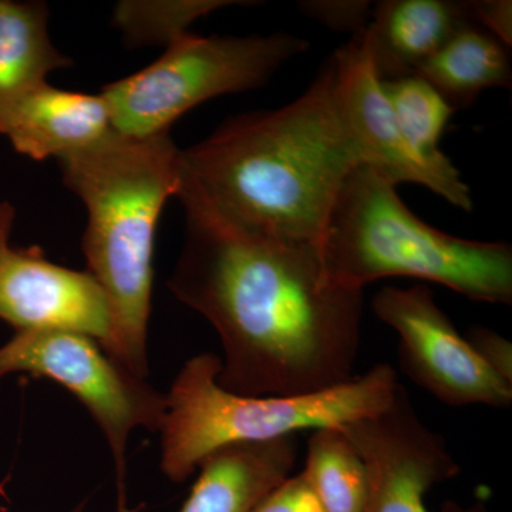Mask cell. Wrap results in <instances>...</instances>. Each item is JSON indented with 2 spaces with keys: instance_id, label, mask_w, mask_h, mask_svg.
I'll list each match as a JSON object with an SVG mask.
<instances>
[{
  "instance_id": "obj_6",
  "label": "cell",
  "mask_w": 512,
  "mask_h": 512,
  "mask_svg": "<svg viewBox=\"0 0 512 512\" xmlns=\"http://www.w3.org/2000/svg\"><path fill=\"white\" fill-rule=\"evenodd\" d=\"M309 43L291 33L269 36L177 37L150 66L107 84L101 97L117 133L167 134L183 114L204 101L258 89Z\"/></svg>"
},
{
  "instance_id": "obj_23",
  "label": "cell",
  "mask_w": 512,
  "mask_h": 512,
  "mask_svg": "<svg viewBox=\"0 0 512 512\" xmlns=\"http://www.w3.org/2000/svg\"><path fill=\"white\" fill-rule=\"evenodd\" d=\"M470 9L478 28L490 33L504 46H511L512 3L510 0H474L470 2Z\"/></svg>"
},
{
  "instance_id": "obj_20",
  "label": "cell",
  "mask_w": 512,
  "mask_h": 512,
  "mask_svg": "<svg viewBox=\"0 0 512 512\" xmlns=\"http://www.w3.org/2000/svg\"><path fill=\"white\" fill-rule=\"evenodd\" d=\"M299 8L309 18L352 37L365 32L370 23V3L362 0H309L299 3Z\"/></svg>"
},
{
  "instance_id": "obj_18",
  "label": "cell",
  "mask_w": 512,
  "mask_h": 512,
  "mask_svg": "<svg viewBox=\"0 0 512 512\" xmlns=\"http://www.w3.org/2000/svg\"><path fill=\"white\" fill-rule=\"evenodd\" d=\"M302 473L325 512L363 511L366 464L339 427L313 431Z\"/></svg>"
},
{
  "instance_id": "obj_21",
  "label": "cell",
  "mask_w": 512,
  "mask_h": 512,
  "mask_svg": "<svg viewBox=\"0 0 512 512\" xmlns=\"http://www.w3.org/2000/svg\"><path fill=\"white\" fill-rule=\"evenodd\" d=\"M255 512H325L303 473L286 478Z\"/></svg>"
},
{
  "instance_id": "obj_24",
  "label": "cell",
  "mask_w": 512,
  "mask_h": 512,
  "mask_svg": "<svg viewBox=\"0 0 512 512\" xmlns=\"http://www.w3.org/2000/svg\"><path fill=\"white\" fill-rule=\"evenodd\" d=\"M2 490V488H0ZM72 512H84V503L77 505Z\"/></svg>"
},
{
  "instance_id": "obj_14",
  "label": "cell",
  "mask_w": 512,
  "mask_h": 512,
  "mask_svg": "<svg viewBox=\"0 0 512 512\" xmlns=\"http://www.w3.org/2000/svg\"><path fill=\"white\" fill-rule=\"evenodd\" d=\"M296 458L293 436L221 448L198 467L200 476L181 512H255L292 476ZM117 512H138V508Z\"/></svg>"
},
{
  "instance_id": "obj_15",
  "label": "cell",
  "mask_w": 512,
  "mask_h": 512,
  "mask_svg": "<svg viewBox=\"0 0 512 512\" xmlns=\"http://www.w3.org/2000/svg\"><path fill=\"white\" fill-rule=\"evenodd\" d=\"M417 76L450 104L467 109L484 90L510 89V57L503 43L476 25L461 29L421 66Z\"/></svg>"
},
{
  "instance_id": "obj_22",
  "label": "cell",
  "mask_w": 512,
  "mask_h": 512,
  "mask_svg": "<svg viewBox=\"0 0 512 512\" xmlns=\"http://www.w3.org/2000/svg\"><path fill=\"white\" fill-rule=\"evenodd\" d=\"M466 340L481 362L495 375L512 384V346L510 340L484 326H473Z\"/></svg>"
},
{
  "instance_id": "obj_13",
  "label": "cell",
  "mask_w": 512,
  "mask_h": 512,
  "mask_svg": "<svg viewBox=\"0 0 512 512\" xmlns=\"http://www.w3.org/2000/svg\"><path fill=\"white\" fill-rule=\"evenodd\" d=\"M476 25L470 2L384 0L377 3L365 30L373 67L380 82L417 76L461 29ZM477 26V25H476Z\"/></svg>"
},
{
  "instance_id": "obj_4",
  "label": "cell",
  "mask_w": 512,
  "mask_h": 512,
  "mask_svg": "<svg viewBox=\"0 0 512 512\" xmlns=\"http://www.w3.org/2000/svg\"><path fill=\"white\" fill-rule=\"evenodd\" d=\"M326 274L343 288L410 276L471 301L511 305L512 248L453 237L404 205L396 187L366 165L343 184L320 242Z\"/></svg>"
},
{
  "instance_id": "obj_19",
  "label": "cell",
  "mask_w": 512,
  "mask_h": 512,
  "mask_svg": "<svg viewBox=\"0 0 512 512\" xmlns=\"http://www.w3.org/2000/svg\"><path fill=\"white\" fill-rule=\"evenodd\" d=\"M244 2L225 0H191V2H124L116 8V22L130 42H165L170 45L185 35L194 20L212 10Z\"/></svg>"
},
{
  "instance_id": "obj_12",
  "label": "cell",
  "mask_w": 512,
  "mask_h": 512,
  "mask_svg": "<svg viewBox=\"0 0 512 512\" xmlns=\"http://www.w3.org/2000/svg\"><path fill=\"white\" fill-rule=\"evenodd\" d=\"M114 133L101 94L67 92L46 82L0 106V134L36 161L59 160Z\"/></svg>"
},
{
  "instance_id": "obj_11",
  "label": "cell",
  "mask_w": 512,
  "mask_h": 512,
  "mask_svg": "<svg viewBox=\"0 0 512 512\" xmlns=\"http://www.w3.org/2000/svg\"><path fill=\"white\" fill-rule=\"evenodd\" d=\"M329 62L339 114L359 151L362 165L372 168L394 187L402 183L424 185L454 207L466 212L473 210L467 184L448 183L410 150L380 86L365 32L336 50Z\"/></svg>"
},
{
  "instance_id": "obj_9",
  "label": "cell",
  "mask_w": 512,
  "mask_h": 512,
  "mask_svg": "<svg viewBox=\"0 0 512 512\" xmlns=\"http://www.w3.org/2000/svg\"><path fill=\"white\" fill-rule=\"evenodd\" d=\"M367 470V497L362 512H429L424 495L433 485L460 473L446 441L417 417L400 384L383 410L340 426ZM446 512H487L484 505Z\"/></svg>"
},
{
  "instance_id": "obj_5",
  "label": "cell",
  "mask_w": 512,
  "mask_h": 512,
  "mask_svg": "<svg viewBox=\"0 0 512 512\" xmlns=\"http://www.w3.org/2000/svg\"><path fill=\"white\" fill-rule=\"evenodd\" d=\"M221 357L201 353L185 362L165 394L160 467L183 483L221 448L293 436L296 431L340 427L366 419L392 402L396 372L376 365L365 375L303 396H242L220 386Z\"/></svg>"
},
{
  "instance_id": "obj_2",
  "label": "cell",
  "mask_w": 512,
  "mask_h": 512,
  "mask_svg": "<svg viewBox=\"0 0 512 512\" xmlns=\"http://www.w3.org/2000/svg\"><path fill=\"white\" fill-rule=\"evenodd\" d=\"M360 165L328 62L288 106L242 114L181 150L175 197L184 210L247 234L320 245Z\"/></svg>"
},
{
  "instance_id": "obj_16",
  "label": "cell",
  "mask_w": 512,
  "mask_h": 512,
  "mask_svg": "<svg viewBox=\"0 0 512 512\" xmlns=\"http://www.w3.org/2000/svg\"><path fill=\"white\" fill-rule=\"evenodd\" d=\"M70 66L50 39L46 3L0 0V106Z\"/></svg>"
},
{
  "instance_id": "obj_17",
  "label": "cell",
  "mask_w": 512,
  "mask_h": 512,
  "mask_svg": "<svg viewBox=\"0 0 512 512\" xmlns=\"http://www.w3.org/2000/svg\"><path fill=\"white\" fill-rule=\"evenodd\" d=\"M404 140L414 156L450 184H466L460 171L440 150L439 141L454 110L419 76L380 82Z\"/></svg>"
},
{
  "instance_id": "obj_10",
  "label": "cell",
  "mask_w": 512,
  "mask_h": 512,
  "mask_svg": "<svg viewBox=\"0 0 512 512\" xmlns=\"http://www.w3.org/2000/svg\"><path fill=\"white\" fill-rule=\"evenodd\" d=\"M15 210L0 204V319L16 332L60 330L89 336L114 357L109 298L87 271L47 261L39 248L10 247Z\"/></svg>"
},
{
  "instance_id": "obj_8",
  "label": "cell",
  "mask_w": 512,
  "mask_h": 512,
  "mask_svg": "<svg viewBox=\"0 0 512 512\" xmlns=\"http://www.w3.org/2000/svg\"><path fill=\"white\" fill-rule=\"evenodd\" d=\"M377 318L396 330L403 369L447 406L507 409L512 384L481 362L424 285L386 286L373 298Z\"/></svg>"
},
{
  "instance_id": "obj_7",
  "label": "cell",
  "mask_w": 512,
  "mask_h": 512,
  "mask_svg": "<svg viewBox=\"0 0 512 512\" xmlns=\"http://www.w3.org/2000/svg\"><path fill=\"white\" fill-rule=\"evenodd\" d=\"M12 373L53 380L89 410L113 456L117 510L128 508V441L138 429L160 431L167 407L165 394L131 373L96 340L60 330L15 332L0 346V380Z\"/></svg>"
},
{
  "instance_id": "obj_3",
  "label": "cell",
  "mask_w": 512,
  "mask_h": 512,
  "mask_svg": "<svg viewBox=\"0 0 512 512\" xmlns=\"http://www.w3.org/2000/svg\"><path fill=\"white\" fill-rule=\"evenodd\" d=\"M181 150L170 134L120 133L57 160L63 183L86 207L82 249L87 272L109 298L116 325L114 359L148 379V323L154 245L164 205L180 187Z\"/></svg>"
},
{
  "instance_id": "obj_1",
  "label": "cell",
  "mask_w": 512,
  "mask_h": 512,
  "mask_svg": "<svg viewBox=\"0 0 512 512\" xmlns=\"http://www.w3.org/2000/svg\"><path fill=\"white\" fill-rule=\"evenodd\" d=\"M184 211V245L168 286L217 330L221 387L303 396L355 377L363 291L329 278L320 245L259 237Z\"/></svg>"
}]
</instances>
